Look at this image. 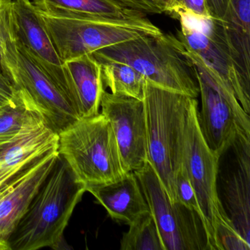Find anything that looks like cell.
Returning a JSON list of instances; mask_svg holds the SVG:
<instances>
[{
    "instance_id": "cell-4",
    "label": "cell",
    "mask_w": 250,
    "mask_h": 250,
    "mask_svg": "<svg viewBox=\"0 0 250 250\" xmlns=\"http://www.w3.org/2000/svg\"><path fill=\"white\" fill-rule=\"evenodd\" d=\"M96 59L124 62L162 88L197 99L195 67L178 38L162 32L112 45L93 52Z\"/></svg>"
},
{
    "instance_id": "cell-21",
    "label": "cell",
    "mask_w": 250,
    "mask_h": 250,
    "mask_svg": "<svg viewBox=\"0 0 250 250\" xmlns=\"http://www.w3.org/2000/svg\"><path fill=\"white\" fill-rule=\"evenodd\" d=\"M128 226L121 238V250H165L150 211L143 213Z\"/></svg>"
},
{
    "instance_id": "cell-6",
    "label": "cell",
    "mask_w": 250,
    "mask_h": 250,
    "mask_svg": "<svg viewBox=\"0 0 250 250\" xmlns=\"http://www.w3.org/2000/svg\"><path fill=\"white\" fill-rule=\"evenodd\" d=\"M0 65L17 90L54 132L60 134L80 119L65 90L16 39L8 45Z\"/></svg>"
},
{
    "instance_id": "cell-19",
    "label": "cell",
    "mask_w": 250,
    "mask_h": 250,
    "mask_svg": "<svg viewBox=\"0 0 250 250\" xmlns=\"http://www.w3.org/2000/svg\"><path fill=\"white\" fill-rule=\"evenodd\" d=\"M219 20L229 46L250 72V0H229L226 14Z\"/></svg>"
},
{
    "instance_id": "cell-23",
    "label": "cell",
    "mask_w": 250,
    "mask_h": 250,
    "mask_svg": "<svg viewBox=\"0 0 250 250\" xmlns=\"http://www.w3.org/2000/svg\"><path fill=\"white\" fill-rule=\"evenodd\" d=\"M177 200L189 210L196 212L202 221V213L197 201L194 187L188 178L185 168L181 165L175 180Z\"/></svg>"
},
{
    "instance_id": "cell-16",
    "label": "cell",
    "mask_w": 250,
    "mask_h": 250,
    "mask_svg": "<svg viewBox=\"0 0 250 250\" xmlns=\"http://www.w3.org/2000/svg\"><path fill=\"white\" fill-rule=\"evenodd\" d=\"M87 191L94 196L111 219L120 223L129 225L139 216L150 211L134 172H128L114 182L88 186Z\"/></svg>"
},
{
    "instance_id": "cell-5",
    "label": "cell",
    "mask_w": 250,
    "mask_h": 250,
    "mask_svg": "<svg viewBox=\"0 0 250 250\" xmlns=\"http://www.w3.org/2000/svg\"><path fill=\"white\" fill-rule=\"evenodd\" d=\"M58 137L59 154L87 187L114 182L128 173L112 125L101 112L80 118Z\"/></svg>"
},
{
    "instance_id": "cell-29",
    "label": "cell",
    "mask_w": 250,
    "mask_h": 250,
    "mask_svg": "<svg viewBox=\"0 0 250 250\" xmlns=\"http://www.w3.org/2000/svg\"><path fill=\"white\" fill-rule=\"evenodd\" d=\"M148 2L159 11L160 14L167 13L173 16L176 9V0H148Z\"/></svg>"
},
{
    "instance_id": "cell-1",
    "label": "cell",
    "mask_w": 250,
    "mask_h": 250,
    "mask_svg": "<svg viewBox=\"0 0 250 250\" xmlns=\"http://www.w3.org/2000/svg\"><path fill=\"white\" fill-rule=\"evenodd\" d=\"M85 191L87 186L58 155L55 165L10 236L8 250L59 248L74 208Z\"/></svg>"
},
{
    "instance_id": "cell-3",
    "label": "cell",
    "mask_w": 250,
    "mask_h": 250,
    "mask_svg": "<svg viewBox=\"0 0 250 250\" xmlns=\"http://www.w3.org/2000/svg\"><path fill=\"white\" fill-rule=\"evenodd\" d=\"M179 21L177 38L188 58L204 70L232 106L241 130L250 135V74L231 49L220 20L210 19L202 27Z\"/></svg>"
},
{
    "instance_id": "cell-10",
    "label": "cell",
    "mask_w": 250,
    "mask_h": 250,
    "mask_svg": "<svg viewBox=\"0 0 250 250\" xmlns=\"http://www.w3.org/2000/svg\"><path fill=\"white\" fill-rule=\"evenodd\" d=\"M11 20L16 40L65 90L75 108L71 77L54 46L40 12L33 2L12 0Z\"/></svg>"
},
{
    "instance_id": "cell-12",
    "label": "cell",
    "mask_w": 250,
    "mask_h": 250,
    "mask_svg": "<svg viewBox=\"0 0 250 250\" xmlns=\"http://www.w3.org/2000/svg\"><path fill=\"white\" fill-rule=\"evenodd\" d=\"M59 155L54 149L0 187V250L8 241L49 175Z\"/></svg>"
},
{
    "instance_id": "cell-14",
    "label": "cell",
    "mask_w": 250,
    "mask_h": 250,
    "mask_svg": "<svg viewBox=\"0 0 250 250\" xmlns=\"http://www.w3.org/2000/svg\"><path fill=\"white\" fill-rule=\"evenodd\" d=\"M58 134L41 115L33 114L21 131L0 147V187L51 150L58 148Z\"/></svg>"
},
{
    "instance_id": "cell-24",
    "label": "cell",
    "mask_w": 250,
    "mask_h": 250,
    "mask_svg": "<svg viewBox=\"0 0 250 250\" xmlns=\"http://www.w3.org/2000/svg\"><path fill=\"white\" fill-rule=\"evenodd\" d=\"M12 0H0V62L3 60L8 45L15 39L11 20Z\"/></svg>"
},
{
    "instance_id": "cell-7",
    "label": "cell",
    "mask_w": 250,
    "mask_h": 250,
    "mask_svg": "<svg viewBox=\"0 0 250 250\" xmlns=\"http://www.w3.org/2000/svg\"><path fill=\"white\" fill-rule=\"evenodd\" d=\"M40 14L63 63L112 45L162 32L146 17L128 20L107 18L78 20L55 18Z\"/></svg>"
},
{
    "instance_id": "cell-9",
    "label": "cell",
    "mask_w": 250,
    "mask_h": 250,
    "mask_svg": "<svg viewBox=\"0 0 250 250\" xmlns=\"http://www.w3.org/2000/svg\"><path fill=\"white\" fill-rule=\"evenodd\" d=\"M165 250H208L203 222L179 201L172 203L148 162L135 171Z\"/></svg>"
},
{
    "instance_id": "cell-17",
    "label": "cell",
    "mask_w": 250,
    "mask_h": 250,
    "mask_svg": "<svg viewBox=\"0 0 250 250\" xmlns=\"http://www.w3.org/2000/svg\"><path fill=\"white\" fill-rule=\"evenodd\" d=\"M38 11L55 18L93 20H135L146 14L117 0H33Z\"/></svg>"
},
{
    "instance_id": "cell-18",
    "label": "cell",
    "mask_w": 250,
    "mask_h": 250,
    "mask_svg": "<svg viewBox=\"0 0 250 250\" xmlns=\"http://www.w3.org/2000/svg\"><path fill=\"white\" fill-rule=\"evenodd\" d=\"M74 90V105L80 118L100 113L101 101L105 92L102 65L93 54L64 62Z\"/></svg>"
},
{
    "instance_id": "cell-8",
    "label": "cell",
    "mask_w": 250,
    "mask_h": 250,
    "mask_svg": "<svg viewBox=\"0 0 250 250\" xmlns=\"http://www.w3.org/2000/svg\"><path fill=\"white\" fill-rule=\"evenodd\" d=\"M198 102L190 104L184 142L183 166L194 187L202 213L208 250H216L214 233L218 227L232 224L218 195L219 157L205 141L197 120Z\"/></svg>"
},
{
    "instance_id": "cell-11",
    "label": "cell",
    "mask_w": 250,
    "mask_h": 250,
    "mask_svg": "<svg viewBox=\"0 0 250 250\" xmlns=\"http://www.w3.org/2000/svg\"><path fill=\"white\" fill-rule=\"evenodd\" d=\"M100 112L112 125L124 168L135 172L147 162L146 119L143 101L105 90Z\"/></svg>"
},
{
    "instance_id": "cell-27",
    "label": "cell",
    "mask_w": 250,
    "mask_h": 250,
    "mask_svg": "<svg viewBox=\"0 0 250 250\" xmlns=\"http://www.w3.org/2000/svg\"><path fill=\"white\" fill-rule=\"evenodd\" d=\"M118 2L124 4L130 8L138 10L141 12L147 14H160L157 9L152 5L148 0H117Z\"/></svg>"
},
{
    "instance_id": "cell-26",
    "label": "cell",
    "mask_w": 250,
    "mask_h": 250,
    "mask_svg": "<svg viewBox=\"0 0 250 250\" xmlns=\"http://www.w3.org/2000/svg\"><path fill=\"white\" fill-rule=\"evenodd\" d=\"M17 90L0 65V109L17 96Z\"/></svg>"
},
{
    "instance_id": "cell-13",
    "label": "cell",
    "mask_w": 250,
    "mask_h": 250,
    "mask_svg": "<svg viewBox=\"0 0 250 250\" xmlns=\"http://www.w3.org/2000/svg\"><path fill=\"white\" fill-rule=\"evenodd\" d=\"M194 65L202 102L201 109L197 112L199 126L208 146L221 157L232 146L238 133L243 131L229 102L204 70Z\"/></svg>"
},
{
    "instance_id": "cell-28",
    "label": "cell",
    "mask_w": 250,
    "mask_h": 250,
    "mask_svg": "<svg viewBox=\"0 0 250 250\" xmlns=\"http://www.w3.org/2000/svg\"><path fill=\"white\" fill-rule=\"evenodd\" d=\"M210 15L216 20H222L226 14L229 0H206Z\"/></svg>"
},
{
    "instance_id": "cell-22",
    "label": "cell",
    "mask_w": 250,
    "mask_h": 250,
    "mask_svg": "<svg viewBox=\"0 0 250 250\" xmlns=\"http://www.w3.org/2000/svg\"><path fill=\"white\" fill-rule=\"evenodd\" d=\"M36 112L17 90L14 99L0 109V147L11 141Z\"/></svg>"
},
{
    "instance_id": "cell-2",
    "label": "cell",
    "mask_w": 250,
    "mask_h": 250,
    "mask_svg": "<svg viewBox=\"0 0 250 250\" xmlns=\"http://www.w3.org/2000/svg\"><path fill=\"white\" fill-rule=\"evenodd\" d=\"M192 99L146 80L143 102L147 162L172 203L178 201L175 180L183 164L187 120Z\"/></svg>"
},
{
    "instance_id": "cell-20",
    "label": "cell",
    "mask_w": 250,
    "mask_h": 250,
    "mask_svg": "<svg viewBox=\"0 0 250 250\" xmlns=\"http://www.w3.org/2000/svg\"><path fill=\"white\" fill-rule=\"evenodd\" d=\"M96 60L102 65L104 84L111 93L143 101L146 79L140 73L124 62Z\"/></svg>"
},
{
    "instance_id": "cell-15",
    "label": "cell",
    "mask_w": 250,
    "mask_h": 250,
    "mask_svg": "<svg viewBox=\"0 0 250 250\" xmlns=\"http://www.w3.org/2000/svg\"><path fill=\"white\" fill-rule=\"evenodd\" d=\"M231 147L238 167L225 184L229 219L238 233L250 244V136L240 131Z\"/></svg>"
},
{
    "instance_id": "cell-25",
    "label": "cell",
    "mask_w": 250,
    "mask_h": 250,
    "mask_svg": "<svg viewBox=\"0 0 250 250\" xmlns=\"http://www.w3.org/2000/svg\"><path fill=\"white\" fill-rule=\"evenodd\" d=\"M176 9L172 17L187 15L197 20H210V15L206 0H176Z\"/></svg>"
}]
</instances>
